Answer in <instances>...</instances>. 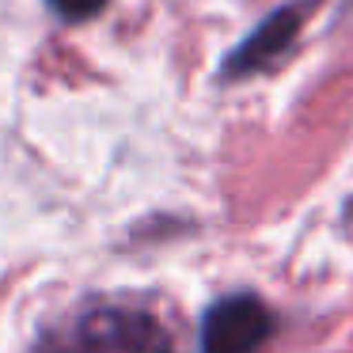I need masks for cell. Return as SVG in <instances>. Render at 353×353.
<instances>
[{"mask_svg": "<svg viewBox=\"0 0 353 353\" xmlns=\"http://www.w3.org/2000/svg\"><path fill=\"white\" fill-rule=\"evenodd\" d=\"M77 353H171L160 319L130 307H95L77 323Z\"/></svg>", "mask_w": 353, "mask_h": 353, "instance_id": "6da1fadb", "label": "cell"}, {"mask_svg": "<svg viewBox=\"0 0 353 353\" xmlns=\"http://www.w3.org/2000/svg\"><path fill=\"white\" fill-rule=\"evenodd\" d=\"M274 330V315L251 292L216 300L201 323V353H254Z\"/></svg>", "mask_w": 353, "mask_h": 353, "instance_id": "7a4b0ae2", "label": "cell"}, {"mask_svg": "<svg viewBox=\"0 0 353 353\" xmlns=\"http://www.w3.org/2000/svg\"><path fill=\"white\" fill-rule=\"evenodd\" d=\"M296 27H300V12H292V8L270 16L266 23H262V31L251 34V42H247V46L239 50L236 57H232V69H247L251 61H254V65L266 61L270 54H277V50H281L285 42L292 39V31H296Z\"/></svg>", "mask_w": 353, "mask_h": 353, "instance_id": "3957f363", "label": "cell"}, {"mask_svg": "<svg viewBox=\"0 0 353 353\" xmlns=\"http://www.w3.org/2000/svg\"><path fill=\"white\" fill-rule=\"evenodd\" d=\"M69 353H77V350H69Z\"/></svg>", "mask_w": 353, "mask_h": 353, "instance_id": "5b68a950", "label": "cell"}, {"mask_svg": "<svg viewBox=\"0 0 353 353\" xmlns=\"http://www.w3.org/2000/svg\"><path fill=\"white\" fill-rule=\"evenodd\" d=\"M50 8H54L61 19L80 23V19H92L95 12L103 8V0H50Z\"/></svg>", "mask_w": 353, "mask_h": 353, "instance_id": "277c9868", "label": "cell"}]
</instances>
